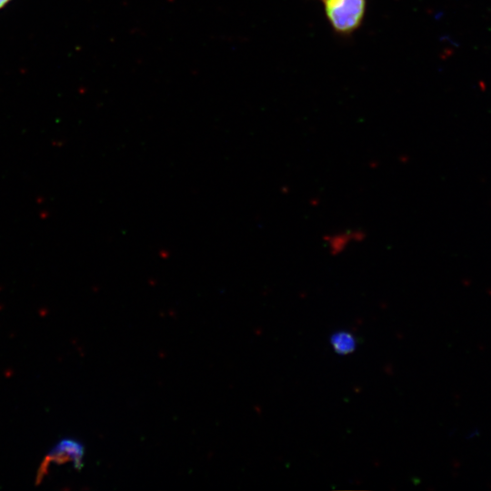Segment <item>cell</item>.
<instances>
[{
    "instance_id": "6da1fadb",
    "label": "cell",
    "mask_w": 491,
    "mask_h": 491,
    "mask_svg": "<svg viewBox=\"0 0 491 491\" xmlns=\"http://www.w3.org/2000/svg\"><path fill=\"white\" fill-rule=\"evenodd\" d=\"M325 11L333 28L340 34H349L361 24L366 0H324Z\"/></svg>"
},
{
    "instance_id": "7a4b0ae2",
    "label": "cell",
    "mask_w": 491,
    "mask_h": 491,
    "mask_svg": "<svg viewBox=\"0 0 491 491\" xmlns=\"http://www.w3.org/2000/svg\"><path fill=\"white\" fill-rule=\"evenodd\" d=\"M84 455L85 446L80 441L73 438L61 439L48 452L40 468V472L44 474L50 463L62 464L73 462L74 466L76 469H80L83 465Z\"/></svg>"
},
{
    "instance_id": "3957f363",
    "label": "cell",
    "mask_w": 491,
    "mask_h": 491,
    "mask_svg": "<svg viewBox=\"0 0 491 491\" xmlns=\"http://www.w3.org/2000/svg\"><path fill=\"white\" fill-rule=\"evenodd\" d=\"M336 353L346 355L354 352L356 347L355 336L347 331H339L333 334L330 339Z\"/></svg>"
},
{
    "instance_id": "277c9868",
    "label": "cell",
    "mask_w": 491,
    "mask_h": 491,
    "mask_svg": "<svg viewBox=\"0 0 491 491\" xmlns=\"http://www.w3.org/2000/svg\"><path fill=\"white\" fill-rule=\"evenodd\" d=\"M356 232H343L328 238L329 248L334 254L342 252L356 236Z\"/></svg>"
},
{
    "instance_id": "5b68a950",
    "label": "cell",
    "mask_w": 491,
    "mask_h": 491,
    "mask_svg": "<svg viewBox=\"0 0 491 491\" xmlns=\"http://www.w3.org/2000/svg\"><path fill=\"white\" fill-rule=\"evenodd\" d=\"M11 0H0V9L4 7L7 3H9Z\"/></svg>"
}]
</instances>
